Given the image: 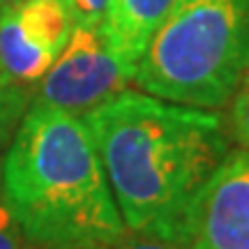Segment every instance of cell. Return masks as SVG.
Masks as SVG:
<instances>
[{
  "label": "cell",
  "instance_id": "1",
  "mask_svg": "<svg viewBox=\"0 0 249 249\" xmlns=\"http://www.w3.org/2000/svg\"><path fill=\"white\" fill-rule=\"evenodd\" d=\"M83 123L127 231L185 240L189 205L231 150L224 118L124 90Z\"/></svg>",
  "mask_w": 249,
  "mask_h": 249
},
{
  "label": "cell",
  "instance_id": "8",
  "mask_svg": "<svg viewBox=\"0 0 249 249\" xmlns=\"http://www.w3.org/2000/svg\"><path fill=\"white\" fill-rule=\"evenodd\" d=\"M229 134H231L233 141L238 143V148L249 150V70L231 97Z\"/></svg>",
  "mask_w": 249,
  "mask_h": 249
},
{
  "label": "cell",
  "instance_id": "13",
  "mask_svg": "<svg viewBox=\"0 0 249 249\" xmlns=\"http://www.w3.org/2000/svg\"><path fill=\"white\" fill-rule=\"evenodd\" d=\"M14 2H18V0H0V9L7 7V5H14Z\"/></svg>",
  "mask_w": 249,
  "mask_h": 249
},
{
  "label": "cell",
  "instance_id": "5",
  "mask_svg": "<svg viewBox=\"0 0 249 249\" xmlns=\"http://www.w3.org/2000/svg\"><path fill=\"white\" fill-rule=\"evenodd\" d=\"M74 23L67 0H18L0 9V79L12 95L33 102Z\"/></svg>",
  "mask_w": 249,
  "mask_h": 249
},
{
  "label": "cell",
  "instance_id": "2",
  "mask_svg": "<svg viewBox=\"0 0 249 249\" xmlns=\"http://www.w3.org/2000/svg\"><path fill=\"white\" fill-rule=\"evenodd\" d=\"M0 201L35 249H90L127 233L83 118L30 104L7 145Z\"/></svg>",
  "mask_w": 249,
  "mask_h": 249
},
{
  "label": "cell",
  "instance_id": "6",
  "mask_svg": "<svg viewBox=\"0 0 249 249\" xmlns=\"http://www.w3.org/2000/svg\"><path fill=\"white\" fill-rule=\"evenodd\" d=\"M187 249H249V150H229L185 219Z\"/></svg>",
  "mask_w": 249,
  "mask_h": 249
},
{
  "label": "cell",
  "instance_id": "12",
  "mask_svg": "<svg viewBox=\"0 0 249 249\" xmlns=\"http://www.w3.org/2000/svg\"><path fill=\"white\" fill-rule=\"evenodd\" d=\"M0 249H26V240L2 201H0Z\"/></svg>",
  "mask_w": 249,
  "mask_h": 249
},
{
  "label": "cell",
  "instance_id": "4",
  "mask_svg": "<svg viewBox=\"0 0 249 249\" xmlns=\"http://www.w3.org/2000/svg\"><path fill=\"white\" fill-rule=\"evenodd\" d=\"M136 70L116 53L104 21L74 23L67 44L37 83L30 104H44L83 118L129 90Z\"/></svg>",
  "mask_w": 249,
  "mask_h": 249
},
{
  "label": "cell",
  "instance_id": "11",
  "mask_svg": "<svg viewBox=\"0 0 249 249\" xmlns=\"http://www.w3.org/2000/svg\"><path fill=\"white\" fill-rule=\"evenodd\" d=\"M76 23H99L104 21L111 0H67Z\"/></svg>",
  "mask_w": 249,
  "mask_h": 249
},
{
  "label": "cell",
  "instance_id": "7",
  "mask_svg": "<svg viewBox=\"0 0 249 249\" xmlns=\"http://www.w3.org/2000/svg\"><path fill=\"white\" fill-rule=\"evenodd\" d=\"M176 0H111L104 17L108 39L129 67H139L152 33L169 14Z\"/></svg>",
  "mask_w": 249,
  "mask_h": 249
},
{
  "label": "cell",
  "instance_id": "10",
  "mask_svg": "<svg viewBox=\"0 0 249 249\" xmlns=\"http://www.w3.org/2000/svg\"><path fill=\"white\" fill-rule=\"evenodd\" d=\"M90 249H187V242L161 238V235L127 231L124 235L116 238V240H108L104 245H97V247H90Z\"/></svg>",
  "mask_w": 249,
  "mask_h": 249
},
{
  "label": "cell",
  "instance_id": "9",
  "mask_svg": "<svg viewBox=\"0 0 249 249\" xmlns=\"http://www.w3.org/2000/svg\"><path fill=\"white\" fill-rule=\"evenodd\" d=\"M28 107L30 104H26L23 99H18L17 95H12L5 88L2 79H0V145L12 141V136L17 132V127L21 123L23 113L28 111Z\"/></svg>",
  "mask_w": 249,
  "mask_h": 249
},
{
  "label": "cell",
  "instance_id": "3",
  "mask_svg": "<svg viewBox=\"0 0 249 249\" xmlns=\"http://www.w3.org/2000/svg\"><path fill=\"white\" fill-rule=\"evenodd\" d=\"M249 70V0H176L143 51L134 83L166 102L217 108Z\"/></svg>",
  "mask_w": 249,
  "mask_h": 249
}]
</instances>
